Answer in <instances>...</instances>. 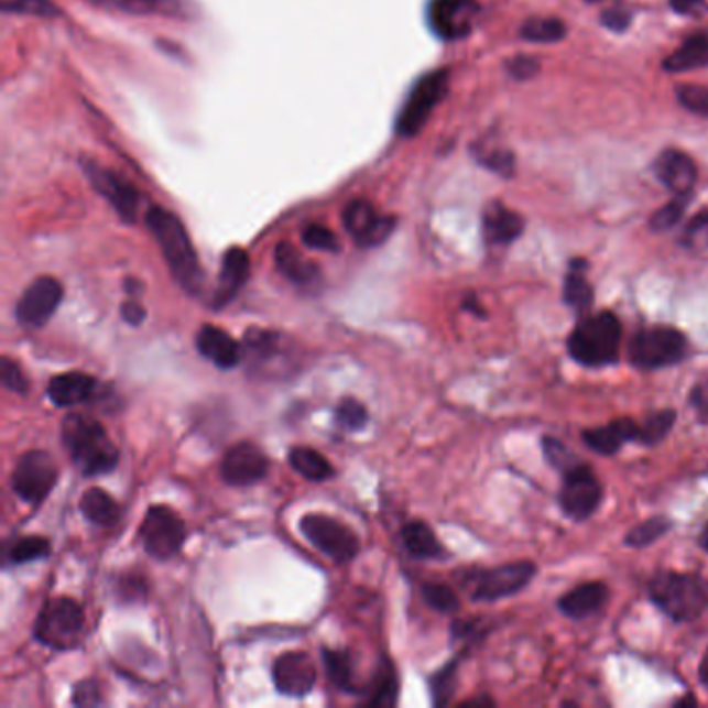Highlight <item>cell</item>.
I'll list each match as a JSON object with an SVG mask.
<instances>
[{
    "mask_svg": "<svg viewBox=\"0 0 708 708\" xmlns=\"http://www.w3.org/2000/svg\"><path fill=\"white\" fill-rule=\"evenodd\" d=\"M145 225L156 239L163 252L164 262L171 274L175 276V281L182 285V290L192 295H200L204 290V271H201L196 248L179 217L173 215L171 210H164L161 206H152L145 213Z\"/></svg>",
    "mask_w": 708,
    "mask_h": 708,
    "instance_id": "obj_1",
    "label": "cell"
},
{
    "mask_svg": "<svg viewBox=\"0 0 708 708\" xmlns=\"http://www.w3.org/2000/svg\"><path fill=\"white\" fill-rule=\"evenodd\" d=\"M63 447L86 476H102L117 468L119 451L105 426L88 414H67L61 426Z\"/></svg>",
    "mask_w": 708,
    "mask_h": 708,
    "instance_id": "obj_2",
    "label": "cell"
},
{
    "mask_svg": "<svg viewBox=\"0 0 708 708\" xmlns=\"http://www.w3.org/2000/svg\"><path fill=\"white\" fill-rule=\"evenodd\" d=\"M621 323L613 312H590L578 318V327L567 339V351L571 360L588 368L613 366L621 356Z\"/></svg>",
    "mask_w": 708,
    "mask_h": 708,
    "instance_id": "obj_3",
    "label": "cell"
},
{
    "mask_svg": "<svg viewBox=\"0 0 708 708\" xmlns=\"http://www.w3.org/2000/svg\"><path fill=\"white\" fill-rule=\"evenodd\" d=\"M649 597L675 623H688L708 611V580L698 574L661 571L649 584Z\"/></svg>",
    "mask_w": 708,
    "mask_h": 708,
    "instance_id": "obj_4",
    "label": "cell"
},
{
    "mask_svg": "<svg viewBox=\"0 0 708 708\" xmlns=\"http://www.w3.org/2000/svg\"><path fill=\"white\" fill-rule=\"evenodd\" d=\"M690 351L688 337L677 328L644 327L634 333L628 346V358L640 370H658L684 362Z\"/></svg>",
    "mask_w": 708,
    "mask_h": 708,
    "instance_id": "obj_5",
    "label": "cell"
},
{
    "mask_svg": "<svg viewBox=\"0 0 708 708\" xmlns=\"http://www.w3.org/2000/svg\"><path fill=\"white\" fill-rule=\"evenodd\" d=\"M86 630L84 609L77 600L58 597L46 600L36 619L34 636L40 644L55 651H72L75 649Z\"/></svg>",
    "mask_w": 708,
    "mask_h": 708,
    "instance_id": "obj_6",
    "label": "cell"
},
{
    "mask_svg": "<svg viewBox=\"0 0 708 708\" xmlns=\"http://www.w3.org/2000/svg\"><path fill=\"white\" fill-rule=\"evenodd\" d=\"M447 90H449V72L445 69H436L420 77L397 115V133L401 138L418 135L428 123L431 115L440 105V100L447 96Z\"/></svg>",
    "mask_w": 708,
    "mask_h": 708,
    "instance_id": "obj_7",
    "label": "cell"
},
{
    "mask_svg": "<svg viewBox=\"0 0 708 708\" xmlns=\"http://www.w3.org/2000/svg\"><path fill=\"white\" fill-rule=\"evenodd\" d=\"M302 534L312 545L320 548L327 557L337 564L351 562L360 551L358 534L346 526L344 522L323 515V513H308L299 522Z\"/></svg>",
    "mask_w": 708,
    "mask_h": 708,
    "instance_id": "obj_8",
    "label": "cell"
},
{
    "mask_svg": "<svg viewBox=\"0 0 708 708\" xmlns=\"http://www.w3.org/2000/svg\"><path fill=\"white\" fill-rule=\"evenodd\" d=\"M602 497H604L602 484L588 464L580 461L564 472L559 508L564 511L565 518L574 522H586L597 513V509L602 503Z\"/></svg>",
    "mask_w": 708,
    "mask_h": 708,
    "instance_id": "obj_9",
    "label": "cell"
},
{
    "mask_svg": "<svg viewBox=\"0 0 708 708\" xmlns=\"http://www.w3.org/2000/svg\"><path fill=\"white\" fill-rule=\"evenodd\" d=\"M140 538L150 557L159 562H168L182 551L185 543V524L173 509L154 505L145 511L144 522L140 526Z\"/></svg>",
    "mask_w": 708,
    "mask_h": 708,
    "instance_id": "obj_10",
    "label": "cell"
},
{
    "mask_svg": "<svg viewBox=\"0 0 708 708\" xmlns=\"http://www.w3.org/2000/svg\"><path fill=\"white\" fill-rule=\"evenodd\" d=\"M538 567L532 562H513L491 569H482L472 578L470 597L478 602H494L522 592L534 580Z\"/></svg>",
    "mask_w": 708,
    "mask_h": 708,
    "instance_id": "obj_11",
    "label": "cell"
},
{
    "mask_svg": "<svg viewBox=\"0 0 708 708\" xmlns=\"http://www.w3.org/2000/svg\"><path fill=\"white\" fill-rule=\"evenodd\" d=\"M58 470L55 459L46 451H28L18 459L13 470V492L25 503H40L55 489Z\"/></svg>",
    "mask_w": 708,
    "mask_h": 708,
    "instance_id": "obj_12",
    "label": "cell"
},
{
    "mask_svg": "<svg viewBox=\"0 0 708 708\" xmlns=\"http://www.w3.org/2000/svg\"><path fill=\"white\" fill-rule=\"evenodd\" d=\"M81 171L88 177L94 192L109 201L112 210L119 215L123 222H133L138 218L140 194L131 183L121 179L107 166L88 161V159L81 161Z\"/></svg>",
    "mask_w": 708,
    "mask_h": 708,
    "instance_id": "obj_13",
    "label": "cell"
},
{
    "mask_svg": "<svg viewBox=\"0 0 708 708\" xmlns=\"http://www.w3.org/2000/svg\"><path fill=\"white\" fill-rule=\"evenodd\" d=\"M63 302V285L55 276H40L23 295L15 306V318L23 327H44Z\"/></svg>",
    "mask_w": 708,
    "mask_h": 708,
    "instance_id": "obj_14",
    "label": "cell"
},
{
    "mask_svg": "<svg viewBox=\"0 0 708 708\" xmlns=\"http://www.w3.org/2000/svg\"><path fill=\"white\" fill-rule=\"evenodd\" d=\"M344 225L360 248H377L393 233L395 218L382 217L370 201L353 200L344 210Z\"/></svg>",
    "mask_w": 708,
    "mask_h": 708,
    "instance_id": "obj_15",
    "label": "cell"
},
{
    "mask_svg": "<svg viewBox=\"0 0 708 708\" xmlns=\"http://www.w3.org/2000/svg\"><path fill=\"white\" fill-rule=\"evenodd\" d=\"M428 25L443 40H461L473 30L478 7L473 0H431Z\"/></svg>",
    "mask_w": 708,
    "mask_h": 708,
    "instance_id": "obj_16",
    "label": "cell"
},
{
    "mask_svg": "<svg viewBox=\"0 0 708 708\" xmlns=\"http://www.w3.org/2000/svg\"><path fill=\"white\" fill-rule=\"evenodd\" d=\"M269 457L254 443H239L220 461V476L231 487H250L269 473Z\"/></svg>",
    "mask_w": 708,
    "mask_h": 708,
    "instance_id": "obj_17",
    "label": "cell"
},
{
    "mask_svg": "<svg viewBox=\"0 0 708 708\" xmlns=\"http://www.w3.org/2000/svg\"><path fill=\"white\" fill-rule=\"evenodd\" d=\"M273 682L276 690L285 696H308L316 684V665L306 653L281 654L274 661Z\"/></svg>",
    "mask_w": 708,
    "mask_h": 708,
    "instance_id": "obj_18",
    "label": "cell"
},
{
    "mask_svg": "<svg viewBox=\"0 0 708 708\" xmlns=\"http://www.w3.org/2000/svg\"><path fill=\"white\" fill-rule=\"evenodd\" d=\"M654 175L673 196H688L698 179V168L686 152L665 150L654 163Z\"/></svg>",
    "mask_w": 708,
    "mask_h": 708,
    "instance_id": "obj_19",
    "label": "cell"
},
{
    "mask_svg": "<svg viewBox=\"0 0 708 708\" xmlns=\"http://www.w3.org/2000/svg\"><path fill=\"white\" fill-rule=\"evenodd\" d=\"M581 440L595 454L609 457V455L618 454L619 449L630 440L642 443V422H636L634 418L613 420L600 428L584 431Z\"/></svg>",
    "mask_w": 708,
    "mask_h": 708,
    "instance_id": "obj_20",
    "label": "cell"
},
{
    "mask_svg": "<svg viewBox=\"0 0 708 708\" xmlns=\"http://www.w3.org/2000/svg\"><path fill=\"white\" fill-rule=\"evenodd\" d=\"M250 276V255L241 248H231L222 255L220 264V274H218L217 291L213 306L220 309L227 304H231L237 297V293L248 283Z\"/></svg>",
    "mask_w": 708,
    "mask_h": 708,
    "instance_id": "obj_21",
    "label": "cell"
},
{
    "mask_svg": "<svg viewBox=\"0 0 708 708\" xmlns=\"http://www.w3.org/2000/svg\"><path fill=\"white\" fill-rule=\"evenodd\" d=\"M196 347L206 360H210L222 370L236 368L243 358V346L236 341L227 330L213 327V325L200 328V333L196 337Z\"/></svg>",
    "mask_w": 708,
    "mask_h": 708,
    "instance_id": "obj_22",
    "label": "cell"
},
{
    "mask_svg": "<svg viewBox=\"0 0 708 708\" xmlns=\"http://www.w3.org/2000/svg\"><path fill=\"white\" fill-rule=\"evenodd\" d=\"M609 600V588L602 581H586L557 600V609L569 619H586L599 613Z\"/></svg>",
    "mask_w": 708,
    "mask_h": 708,
    "instance_id": "obj_23",
    "label": "cell"
},
{
    "mask_svg": "<svg viewBox=\"0 0 708 708\" xmlns=\"http://www.w3.org/2000/svg\"><path fill=\"white\" fill-rule=\"evenodd\" d=\"M484 239L491 246H509L524 233V218L503 204H491L482 218Z\"/></svg>",
    "mask_w": 708,
    "mask_h": 708,
    "instance_id": "obj_24",
    "label": "cell"
},
{
    "mask_svg": "<svg viewBox=\"0 0 708 708\" xmlns=\"http://www.w3.org/2000/svg\"><path fill=\"white\" fill-rule=\"evenodd\" d=\"M94 391H96V379L86 372L56 374L55 379L46 386L48 397L58 407L79 405V403L90 400Z\"/></svg>",
    "mask_w": 708,
    "mask_h": 708,
    "instance_id": "obj_25",
    "label": "cell"
},
{
    "mask_svg": "<svg viewBox=\"0 0 708 708\" xmlns=\"http://www.w3.org/2000/svg\"><path fill=\"white\" fill-rule=\"evenodd\" d=\"M586 271H588V262L576 258L569 262V271L565 274L564 302L574 309L578 318L588 316L595 306V290L586 279Z\"/></svg>",
    "mask_w": 708,
    "mask_h": 708,
    "instance_id": "obj_26",
    "label": "cell"
},
{
    "mask_svg": "<svg viewBox=\"0 0 708 708\" xmlns=\"http://www.w3.org/2000/svg\"><path fill=\"white\" fill-rule=\"evenodd\" d=\"M274 260L279 271L290 279L291 283L299 287H309L318 281V266L312 264L304 255L299 254L291 243L283 241L276 246Z\"/></svg>",
    "mask_w": 708,
    "mask_h": 708,
    "instance_id": "obj_27",
    "label": "cell"
},
{
    "mask_svg": "<svg viewBox=\"0 0 708 708\" xmlns=\"http://www.w3.org/2000/svg\"><path fill=\"white\" fill-rule=\"evenodd\" d=\"M401 541L407 553L416 559H438L445 555L443 546L438 543L433 527L426 522H410L401 530Z\"/></svg>",
    "mask_w": 708,
    "mask_h": 708,
    "instance_id": "obj_28",
    "label": "cell"
},
{
    "mask_svg": "<svg viewBox=\"0 0 708 708\" xmlns=\"http://www.w3.org/2000/svg\"><path fill=\"white\" fill-rule=\"evenodd\" d=\"M708 65V32H696L665 61V69L672 73L691 72Z\"/></svg>",
    "mask_w": 708,
    "mask_h": 708,
    "instance_id": "obj_29",
    "label": "cell"
},
{
    "mask_svg": "<svg viewBox=\"0 0 708 708\" xmlns=\"http://www.w3.org/2000/svg\"><path fill=\"white\" fill-rule=\"evenodd\" d=\"M79 509H81L84 518L96 526H115L121 518L119 503L102 489H90V491L84 492V497L79 501Z\"/></svg>",
    "mask_w": 708,
    "mask_h": 708,
    "instance_id": "obj_30",
    "label": "cell"
},
{
    "mask_svg": "<svg viewBox=\"0 0 708 708\" xmlns=\"http://www.w3.org/2000/svg\"><path fill=\"white\" fill-rule=\"evenodd\" d=\"M290 464L295 472L304 476L309 482H325L335 473L327 457L309 447H293L290 451Z\"/></svg>",
    "mask_w": 708,
    "mask_h": 708,
    "instance_id": "obj_31",
    "label": "cell"
},
{
    "mask_svg": "<svg viewBox=\"0 0 708 708\" xmlns=\"http://www.w3.org/2000/svg\"><path fill=\"white\" fill-rule=\"evenodd\" d=\"M98 9L128 13V15H171L177 11L179 0H88Z\"/></svg>",
    "mask_w": 708,
    "mask_h": 708,
    "instance_id": "obj_32",
    "label": "cell"
},
{
    "mask_svg": "<svg viewBox=\"0 0 708 708\" xmlns=\"http://www.w3.org/2000/svg\"><path fill=\"white\" fill-rule=\"evenodd\" d=\"M323 658H325L328 679L333 682V686H337L339 690L353 691V694H358L360 688H358V684H356L353 661H351L349 653L323 649Z\"/></svg>",
    "mask_w": 708,
    "mask_h": 708,
    "instance_id": "obj_33",
    "label": "cell"
},
{
    "mask_svg": "<svg viewBox=\"0 0 708 708\" xmlns=\"http://www.w3.org/2000/svg\"><path fill=\"white\" fill-rule=\"evenodd\" d=\"M673 530V522L669 518L665 515H656V518H651L642 524L632 527L625 538H623V545L632 546V548H644V546H651L661 541L663 536H667Z\"/></svg>",
    "mask_w": 708,
    "mask_h": 708,
    "instance_id": "obj_34",
    "label": "cell"
},
{
    "mask_svg": "<svg viewBox=\"0 0 708 708\" xmlns=\"http://www.w3.org/2000/svg\"><path fill=\"white\" fill-rule=\"evenodd\" d=\"M51 553V543L44 536H21L15 543H11L4 557L13 565L30 564L44 559Z\"/></svg>",
    "mask_w": 708,
    "mask_h": 708,
    "instance_id": "obj_35",
    "label": "cell"
},
{
    "mask_svg": "<svg viewBox=\"0 0 708 708\" xmlns=\"http://www.w3.org/2000/svg\"><path fill=\"white\" fill-rule=\"evenodd\" d=\"M520 34L527 42H541V44H551L557 40H564L565 23L557 18H532L527 19L522 25Z\"/></svg>",
    "mask_w": 708,
    "mask_h": 708,
    "instance_id": "obj_36",
    "label": "cell"
},
{
    "mask_svg": "<svg viewBox=\"0 0 708 708\" xmlns=\"http://www.w3.org/2000/svg\"><path fill=\"white\" fill-rule=\"evenodd\" d=\"M675 410H658L642 420V445H656L667 438L675 426Z\"/></svg>",
    "mask_w": 708,
    "mask_h": 708,
    "instance_id": "obj_37",
    "label": "cell"
},
{
    "mask_svg": "<svg viewBox=\"0 0 708 708\" xmlns=\"http://www.w3.org/2000/svg\"><path fill=\"white\" fill-rule=\"evenodd\" d=\"M422 597L428 607H433L435 611H440V613H454L459 609V599L447 584H436V581L424 584Z\"/></svg>",
    "mask_w": 708,
    "mask_h": 708,
    "instance_id": "obj_38",
    "label": "cell"
},
{
    "mask_svg": "<svg viewBox=\"0 0 708 708\" xmlns=\"http://www.w3.org/2000/svg\"><path fill=\"white\" fill-rule=\"evenodd\" d=\"M688 206V196H675L672 201H667L663 208H658L651 218V229L656 233H665L673 229L684 215Z\"/></svg>",
    "mask_w": 708,
    "mask_h": 708,
    "instance_id": "obj_39",
    "label": "cell"
},
{
    "mask_svg": "<svg viewBox=\"0 0 708 708\" xmlns=\"http://www.w3.org/2000/svg\"><path fill=\"white\" fill-rule=\"evenodd\" d=\"M335 420L346 431H362L368 422V410L353 397H344L335 407Z\"/></svg>",
    "mask_w": 708,
    "mask_h": 708,
    "instance_id": "obj_40",
    "label": "cell"
},
{
    "mask_svg": "<svg viewBox=\"0 0 708 708\" xmlns=\"http://www.w3.org/2000/svg\"><path fill=\"white\" fill-rule=\"evenodd\" d=\"M457 667H459V658H455L451 663H447L440 672H436L431 679V690H433V700L435 705H447L451 700L455 690V682H457Z\"/></svg>",
    "mask_w": 708,
    "mask_h": 708,
    "instance_id": "obj_41",
    "label": "cell"
},
{
    "mask_svg": "<svg viewBox=\"0 0 708 708\" xmlns=\"http://www.w3.org/2000/svg\"><path fill=\"white\" fill-rule=\"evenodd\" d=\"M302 241L309 250L316 252H339L341 243L337 236L320 222H312L304 231H302Z\"/></svg>",
    "mask_w": 708,
    "mask_h": 708,
    "instance_id": "obj_42",
    "label": "cell"
},
{
    "mask_svg": "<svg viewBox=\"0 0 708 708\" xmlns=\"http://www.w3.org/2000/svg\"><path fill=\"white\" fill-rule=\"evenodd\" d=\"M543 454H545L546 461L562 473L574 468L576 464H580V457L574 451H569L562 440H557L553 436L543 438Z\"/></svg>",
    "mask_w": 708,
    "mask_h": 708,
    "instance_id": "obj_43",
    "label": "cell"
},
{
    "mask_svg": "<svg viewBox=\"0 0 708 708\" xmlns=\"http://www.w3.org/2000/svg\"><path fill=\"white\" fill-rule=\"evenodd\" d=\"M397 702V679L395 673L391 667H386V672L379 675L377 686L368 698L370 707H393Z\"/></svg>",
    "mask_w": 708,
    "mask_h": 708,
    "instance_id": "obj_44",
    "label": "cell"
},
{
    "mask_svg": "<svg viewBox=\"0 0 708 708\" xmlns=\"http://www.w3.org/2000/svg\"><path fill=\"white\" fill-rule=\"evenodd\" d=\"M677 100L684 109L690 110L694 115L708 117V88L705 86L686 84V86L677 88Z\"/></svg>",
    "mask_w": 708,
    "mask_h": 708,
    "instance_id": "obj_45",
    "label": "cell"
},
{
    "mask_svg": "<svg viewBox=\"0 0 708 708\" xmlns=\"http://www.w3.org/2000/svg\"><path fill=\"white\" fill-rule=\"evenodd\" d=\"M0 381H2L4 389L19 393V395L28 393V389H30V382L25 379L21 366L18 362H13L9 356H4L0 360Z\"/></svg>",
    "mask_w": 708,
    "mask_h": 708,
    "instance_id": "obj_46",
    "label": "cell"
},
{
    "mask_svg": "<svg viewBox=\"0 0 708 708\" xmlns=\"http://www.w3.org/2000/svg\"><path fill=\"white\" fill-rule=\"evenodd\" d=\"M682 243L691 250H708V210L691 218L682 236Z\"/></svg>",
    "mask_w": 708,
    "mask_h": 708,
    "instance_id": "obj_47",
    "label": "cell"
},
{
    "mask_svg": "<svg viewBox=\"0 0 708 708\" xmlns=\"http://www.w3.org/2000/svg\"><path fill=\"white\" fill-rule=\"evenodd\" d=\"M4 11L21 13V15H40V18H51L58 13L53 0H9L4 2Z\"/></svg>",
    "mask_w": 708,
    "mask_h": 708,
    "instance_id": "obj_48",
    "label": "cell"
},
{
    "mask_svg": "<svg viewBox=\"0 0 708 708\" xmlns=\"http://www.w3.org/2000/svg\"><path fill=\"white\" fill-rule=\"evenodd\" d=\"M102 702V696H100V688L96 682H81L75 686V691H73V705L77 707H98Z\"/></svg>",
    "mask_w": 708,
    "mask_h": 708,
    "instance_id": "obj_49",
    "label": "cell"
},
{
    "mask_svg": "<svg viewBox=\"0 0 708 708\" xmlns=\"http://www.w3.org/2000/svg\"><path fill=\"white\" fill-rule=\"evenodd\" d=\"M480 163L487 164L492 171H499V173L508 175L513 168V156L505 150H489V152H484Z\"/></svg>",
    "mask_w": 708,
    "mask_h": 708,
    "instance_id": "obj_50",
    "label": "cell"
},
{
    "mask_svg": "<svg viewBox=\"0 0 708 708\" xmlns=\"http://www.w3.org/2000/svg\"><path fill=\"white\" fill-rule=\"evenodd\" d=\"M602 23L613 32H623V30L630 28L632 15L623 7H611V9H607L602 13Z\"/></svg>",
    "mask_w": 708,
    "mask_h": 708,
    "instance_id": "obj_51",
    "label": "cell"
},
{
    "mask_svg": "<svg viewBox=\"0 0 708 708\" xmlns=\"http://www.w3.org/2000/svg\"><path fill=\"white\" fill-rule=\"evenodd\" d=\"M508 69L511 75H515L518 79H530L532 75H536L538 73V63L534 61V58H530V56H515V58H511L508 63Z\"/></svg>",
    "mask_w": 708,
    "mask_h": 708,
    "instance_id": "obj_52",
    "label": "cell"
},
{
    "mask_svg": "<svg viewBox=\"0 0 708 708\" xmlns=\"http://www.w3.org/2000/svg\"><path fill=\"white\" fill-rule=\"evenodd\" d=\"M691 407L696 410L698 418L708 424V381L698 382L690 395Z\"/></svg>",
    "mask_w": 708,
    "mask_h": 708,
    "instance_id": "obj_53",
    "label": "cell"
},
{
    "mask_svg": "<svg viewBox=\"0 0 708 708\" xmlns=\"http://www.w3.org/2000/svg\"><path fill=\"white\" fill-rule=\"evenodd\" d=\"M121 316L123 320L129 323L131 327H138L142 325L145 320V309L135 302V299H128L123 306H121Z\"/></svg>",
    "mask_w": 708,
    "mask_h": 708,
    "instance_id": "obj_54",
    "label": "cell"
},
{
    "mask_svg": "<svg viewBox=\"0 0 708 708\" xmlns=\"http://www.w3.org/2000/svg\"><path fill=\"white\" fill-rule=\"evenodd\" d=\"M702 4H705V0H672L673 11H677V13H682V15L696 13Z\"/></svg>",
    "mask_w": 708,
    "mask_h": 708,
    "instance_id": "obj_55",
    "label": "cell"
},
{
    "mask_svg": "<svg viewBox=\"0 0 708 708\" xmlns=\"http://www.w3.org/2000/svg\"><path fill=\"white\" fill-rule=\"evenodd\" d=\"M698 679L708 690V649L705 656H702V661H700V667H698Z\"/></svg>",
    "mask_w": 708,
    "mask_h": 708,
    "instance_id": "obj_56",
    "label": "cell"
},
{
    "mask_svg": "<svg viewBox=\"0 0 708 708\" xmlns=\"http://www.w3.org/2000/svg\"><path fill=\"white\" fill-rule=\"evenodd\" d=\"M464 308L468 309V312H473L476 316H487V314H484V308H480V306H478L476 297H470L468 302H464Z\"/></svg>",
    "mask_w": 708,
    "mask_h": 708,
    "instance_id": "obj_57",
    "label": "cell"
},
{
    "mask_svg": "<svg viewBox=\"0 0 708 708\" xmlns=\"http://www.w3.org/2000/svg\"><path fill=\"white\" fill-rule=\"evenodd\" d=\"M698 543H700V546L705 548L708 553V522L705 524V527H702V532H700V538H698Z\"/></svg>",
    "mask_w": 708,
    "mask_h": 708,
    "instance_id": "obj_58",
    "label": "cell"
},
{
    "mask_svg": "<svg viewBox=\"0 0 708 708\" xmlns=\"http://www.w3.org/2000/svg\"><path fill=\"white\" fill-rule=\"evenodd\" d=\"M675 705H696V700H694L691 696H686L684 700H679V702H675Z\"/></svg>",
    "mask_w": 708,
    "mask_h": 708,
    "instance_id": "obj_59",
    "label": "cell"
},
{
    "mask_svg": "<svg viewBox=\"0 0 708 708\" xmlns=\"http://www.w3.org/2000/svg\"><path fill=\"white\" fill-rule=\"evenodd\" d=\"M590 2H595V0H590Z\"/></svg>",
    "mask_w": 708,
    "mask_h": 708,
    "instance_id": "obj_60",
    "label": "cell"
}]
</instances>
